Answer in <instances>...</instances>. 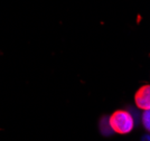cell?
Segmentation results:
<instances>
[{"instance_id": "1", "label": "cell", "mask_w": 150, "mask_h": 141, "mask_svg": "<svg viewBox=\"0 0 150 141\" xmlns=\"http://www.w3.org/2000/svg\"><path fill=\"white\" fill-rule=\"evenodd\" d=\"M108 124L113 132L118 135H128L134 129V117L129 110L120 109L109 117Z\"/></svg>"}, {"instance_id": "2", "label": "cell", "mask_w": 150, "mask_h": 141, "mask_svg": "<svg viewBox=\"0 0 150 141\" xmlns=\"http://www.w3.org/2000/svg\"><path fill=\"white\" fill-rule=\"evenodd\" d=\"M134 102L139 109L141 110H149L150 109V86H141L137 93L134 94Z\"/></svg>"}, {"instance_id": "3", "label": "cell", "mask_w": 150, "mask_h": 141, "mask_svg": "<svg viewBox=\"0 0 150 141\" xmlns=\"http://www.w3.org/2000/svg\"><path fill=\"white\" fill-rule=\"evenodd\" d=\"M141 122L146 130L150 129V112L149 110H144V112L141 115Z\"/></svg>"}]
</instances>
